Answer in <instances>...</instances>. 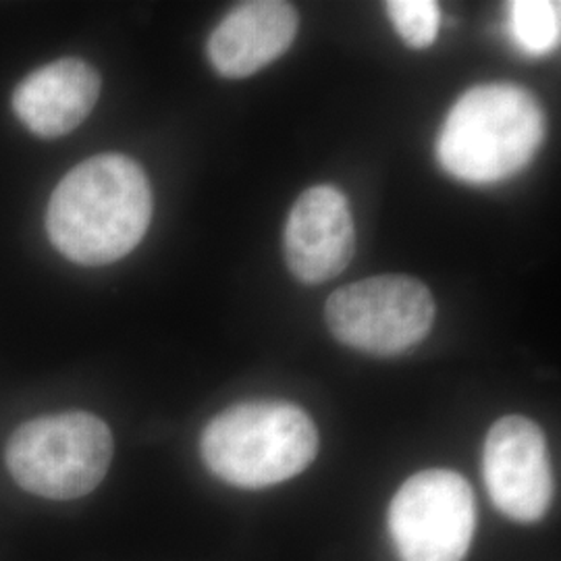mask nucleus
<instances>
[{"instance_id": "6e6552de", "label": "nucleus", "mask_w": 561, "mask_h": 561, "mask_svg": "<svg viewBox=\"0 0 561 561\" xmlns=\"http://www.w3.org/2000/svg\"><path fill=\"white\" fill-rule=\"evenodd\" d=\"M356 250L350 202L333 185H317L294 204L283 233L289 271L301 283H324L347 268Z\"/></svg>"}, {"instance_id": "f8f14e48", "label": "nucleus", "mask_w": 561, "mask_h": 561, "mask_svg": "<svg viewBox=\"0 0 561 561\" xmlns=\"http://www.w3.org/2000/svg\"><path fill=\"white\" fill-rule=\"evenodd\" d=\"M387 15L401 41L412 48H428L439 34L442 11L433 0H389Z\"/></svg>"}, {"instance_id": "423d86ee", "label": "nucleus", "mask_w": 561, "mask_h": 561, "mask_svg": "<svg viewBox=\"0 0 561 561\" xmlns=\"http://www.w3.org/2000/svg\"><path fill=\"white\" fill-rule=\"evenodd\" d=\"M477 524L474 493L454 470H424L403 482L387 526L401 561H463Z\"/></svg>"}, {"instance_id": "20e7f679", "label": "nucleus", "mask_w": 561, "mask_h": 561, "mask_svg": "<svg viewBox=\"0 0 561 561\" xmlns=\"http://www.w3.org/2000/svg\"><path fill=\"white\" fill-rule=\"evenodd\" d=\"M115 454L106 422L90 412H62L23 422L9 437L4 463L23 491L53 502L90 495Z\"/></svg>"}, {"instance_id": "39448f33", "label": "nucleus", "mask_w": 561, "mask_h": 561, "mask_svg": "<svg viewBox=\"0 0 561 561\" xmlns=\"http://www.w3.org/2000/svg\"><path fill=\"white\" fill-rule=\"evenodd\" d=\"M335 340L373 356H396L419 345L435 321L428 287L408 275H379L340 287L324 306Z\"/></svg>"}, {"instance_id": "7ed1b4c3", "label": "nucleus", "mask_w": 561, "mask_h": 561, "mask_svg": "<svg viewBox=\"0 0 561 561\" xmlns=\"http://www.w3.org/2000/svg\"><path fill=\"white\" fill-rule=\"evenodd\" d=\"M202 460L221 481L264 489L301 474L319 454V431L300 405L243 401L206 424Z\"/></svg>"}, {"instance_id": "f03ea898", "label": "nucleus", "mask_w": 561, "mask_h": 561, "mask_svg": "<svg viewBox=\"0 0 561 561\" xmlns=\"http://www.w3.org/2000/svg\"><path fill=\"white\" fill-rule=\"evenodd\" d=\"M545 138L539 101L516 83H482L451 106L437 138L445 173L463 183H497L520 173Z\"/></svg>"}, {"instance_id": "9b49d317", "label": "nucleus", "mask_w": 561, "mask_h": 561, "mask_svg": "<svg viewBox=\"0 0 561 561\" xmlns=\"http://www.w3.org/2000/svg\"><path fill=\"white\" fill-rule=\"evenodd\" d=\"M510 32L522 53L549 55L560 46L561 4L556 0L510 2Z\"/></svg>"}, {"instance_id": "1a4fd4ad", "label": "nucleus", "mask_w": 561, "mask_h": 561, "mask_svg": "<svg viewBox=\"0 0 561 561\" xmlns=\"http://www.w3.org/2000/svg\"><path fill=\"white\" fill-rule=\"evenodd\" d=\"M298 23V13L289 2H243L231 9L210 34L208 60L222 78H250L289 50Z\"/></svg>"}, {"instance_id": "9d476101", "label": "nucleus", "mask_w": 561, "mask_h": 561, "mask_svg": "<svg viewBox=\"0 0 561 561\" xmlns=\"http://www.w3.org/2000/svg\"><path fill=\"white\" fill-rule=\"evenodd\" d=\"M99 71L85 60L48 62L21 81L13 94V111L21 123L44 140L78 129L101 99Z\"/></svg>"}, {"instance_id": "f257e3e1", "label": "nucleus", "mask_w": 561, "mask_h": 561, "mask_svg": "<svg viewBox=\"0 0 561 561\" xmlns=\"http://www.w3.org/2000/svg\"><path fill=\"white\" fill-rule=\"evenodd\" d=\"M150 219L152 190L140 164L125 154H99L55 187L46 231L65 259L104 266L138 248Z\"/></svg>"}, {"instance_id": "0eeeda50", "label": "nucleus", "mask_w": 561, "mask_h": 561, "mask_svg": "<svg viewBox=\"0 0 561 561\" xmlns=\"http://www.w3.org/2000/svg\"><path fill=\"white\" fill-rule=\"evenodd\" d=\"M484 486L510 520H541L553 502V470L539 424L526 416H503L486 435L482 454Z\"/></svg>"}]
</instances>
